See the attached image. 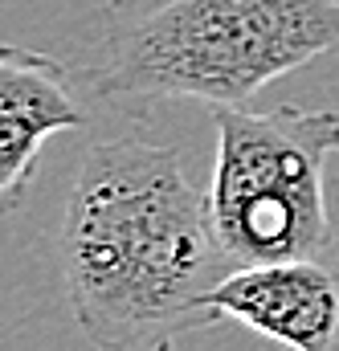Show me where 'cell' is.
I'll list each match as a JSON object with an SVG mask.
<instances>
[{"mask_svg":"<svg viewBox=\"0 0 339 351\" xmlns=\"http://www.w3.org/2000/svg\"><path fill=\"white\" fill-rule=\"evenodd\" d=\"M70 315L98 351H176L221 323L213 290L237 269L213 200L180 152L143 135H115L82 156L58 233Z\"/></svg>","mask_w":339,"mask_h":351,"instance_id":"6da1fadb","label":"cell"},{"mask_svg":"<svg viewBox=\"0 0 339 351\" xmlns=\"http://www.w3.org/2000/svg\"><path fill=\"white\" fill-rule=\"evenodd\" d=\"M98 21V98L246 106L339 45V0H115Z\"/></svg>","mask_w":339,"mask_h":351,"instance_id":"7a4b0ae2","label":"cell"},{"mask_svg":"<svg viewBox=\"0 0 339 351\" xmlns=\"http://www.w3.org/2000/svg\"><path fill=\"white\" fill-rule=\"evenodd\" d=\"M213 221L229 258L270 265L339 245L327 213V160L339 152V110L294 102L213 106Z\"/></svg>","mask_w":339,"mask_h":351,"instance_id":"3957f363","label":"cell"},{"mask_svg":"<svg viewBox=\"0 0 339 351\" xmlns=\"http://www.w3.org/2000/svg\"><path fill=\"white\" fill-rule=\"evenodd\" d=\"M209 306L282 351H339V245L311 258L242 265L213 290Z\"/></svg>","mask_w":339,"mask_h":351,"instance_id":"277c9868","label":"cell"},{"mask_svg":"<svg viewBox=\"0 0 339 351\" xmlns=\"http://www.w3.org/2000/svg\"><path fill=\"white\" fill-rule=\"evenodd\" d=\"M82 102L66 82V66L41 49L4 45L0 49V208L16 213L33 176L41 168V147L58 131L86 127Z\"/></svg>","mask_w":339,"mask_h":351,"instance_id":"5b68a950","label":"cell"}]
</instances>
